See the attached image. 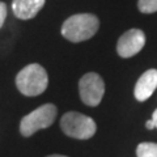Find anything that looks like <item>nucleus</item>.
<instances>
[{
  "mask_svg": "<svg viewBox=\"0 0 157 157\" xmlns=\"http://www.w3.org/2000/svg\"><path fill=\"white\" fill-rule=\"evenodd\" d=\"M100 28L97 16L90 13H78L68 17L62 25V36L70 42L77 43L92 38Z\"/></svg>",
  "mask_w": 157,
  "mask_h": 157,
  "instance_id": "nucleus-1",
  "label": "nucleus"
},
{
  "mask_svg": "<svg viewBox=\"0 0 157 157\" xmlns=\"http://www.w3.org/2000/svg\"><path fill=\"white\" fill-rule=\"evenodd\" d=\"M48 85V76L41 64L32 63L24 67L16 76V86L24 96L34 97L42 94Z\"/></svg>",
  "mask_w": 157,
  "mask_h": 157,
  "instance_id": "nucleus-2",
  "label": "nucleus"
},
{
  "mask_svg": "<svg viewBox=\"0 0 157 157\" xmlns=\"http://www.w3.org/2000/svg\"><path fill=\"white\" fill-rule=\"evenodd\" d=\"M60 128L67 136L86 140L96 134L97 124L90 117L77 111H68L62 117Z\"/></svg>",
  "mask_w": 157,
  "mask_h": 157,
  "instance_id": "nucleus-3",
  "label": "nucleus"
},
{
  "mask_svg": "<svg viewBox=\"0 0 157 157\" xmlns=\"http://www.w3.org/2000/svg\"><path fill=\"white\" fill-rule=\"evenodd\" d=\"M58 109L52 104H45L29 113L20 122V132L22 136H32L38 130L50 127L56 118Z\"/></svg>",
  "mask_w": 157,
  "mask_h": 157,
  "instance_id": "nucleus-4",
  "label": "nucleus"
},
{
  "mask_svg": "<svg viewBox=\"0 0 157 157\" xmlns=\"http://www.w3.org/2000/svg\"><path fill=\"white\" fill-rule=\"evenodd\" d=\"M78 92L85 105L97 106L105 94V82L98 73L88 72L78 81Z\"/></svg>",
  "mask_w": 157,
  "mask_h": 157,
  "instance_id": "nucleus-5",
  "label": "nucleus"
},
{
  "mask_svg": "<svg viewBox=\"0 0 157 157\" xmlns=\"http://www.w3.org/2000/svg\"><path fill=\"white\" fill-rule=\"evenodd\" d=\"M145 45V34L140 29H130L118 39L117 52L122 58H131L136 55Z\"/></svg>",
  "mask_w": 157,
  "mask_h": 157,
  "instance_id": "nucleus-6",
  "label": "nucleus"
},
{
  "mask_svg": "<svg viewBox=\"0 0 157 157\" xmlns=\"http://www.w3.org/2000/svg\"><path fill=\"white\" fill-rule=\"evenodd\" d=\"M157 88V70H148L139 77L135 84L134 94L137 101L143 102L153 94Z\"/></svg>",
  "mask_w": 157,
  "mask_h": 157,
  "instance_id": "nucleus-7",
  "label": "nucleus"
},
{
  "mask_svg": "<svg viewBox=\"0 0 157 157\" xmlns=\"http://www.w3.org/2000/svg\"><path fill=\"white\" fill-rule=\"evenodd\" d=\"M45 6V0H13L12 11L20 20H30Z\"/></svg>",
  "mask_w": 157,
  "mask_h": 157,
  "instance_id": "nucleus-8",
  "label": "nucleus"
},
{
  "mask_svg": "<svg viewBox=\"0 0 157 157\" xmlns=\"http://www.w3.org/2000/svg\"><path fill=\"white\" fill-rule=\"evenodd\" d=\"M137 157H157L156 143H140L136 148Z\"/></svg>",
  "mask_w": 157,
  "mask_h": 157,
  "instance_id": "nucleus-9",
  "label": "nucleus"
},
{
  "mask_svg": "<svg viewBox=\"0 0 157 157\" xmlns=\"http://www.w3.org/2000/svg\"><path fill=\"white\" fill-rule=\"evenodd\" d=\"M137 8L141 13H155L157 12V0H139Z\"/></svg>",
  "mask_w": 157,
  "mask_h": 157,
  "instance_id": "nucleus-10",
  "label": "nucleus"
},
{
  "mask_svg": "<svg viewBox=\"0 0 157 157\" xmlns=\"http://www.w3.org/2000/svg\"><path fill=\"white\" fill-rule=\"evenodd\" d=\"M6 17H7V6L3 2H0V28L3 26Z\"/></svg>",
  "mask_w": 157,
  "mask_h": 157,
  "instance_id": "nucleus-11",
  "label": "nucleus"
},
{
  "mask_svg": "<svg viewBox=\"0 0 157 157\" xmlns=\"http://www.w3.org/2000/svg\"><path fill=\"white\" fill-rule=\"evenodd\" d=\"M145 126H147V128H148V130H153L155 128V122L152 119H149V121H147Z\"/></svg>",
  "mask_w": 157,
  "mask_h": 157,
  "instance_id": "nucleus-12",
  "label": "nucleus"
},
{
  "mask_svg": "<svg viewBox=\"0 0 157 157\" xmlns=\"http://www.w3.org/2000/svg\"><path fill=\"white\" fill-rule=\"evenodd\" d=\"M151 119L155 122V127H157V109L153 111V114H152V118H151Z\"/></svg>",
  "mask_w": 157,
  "mask_h": 157,
  "instance_id": "nucleus-13",
  "label": "nucleus"
},
{
  "mask_svg": "<svg viewBox=\"0 0 157 157\" xmlns=\"http://www.w3.org/2000/svg\"><path fill=\"white\" fill-rule=\"evenodd\" d=\"M47 157H67V156H62V155H50Z\"/></svg>",
  "mask_w": 157,
  "mask_h": 157,
  "instance_id": "nucleus-14",
  "label": "nucleus"
}]
</instances>
